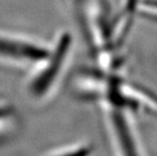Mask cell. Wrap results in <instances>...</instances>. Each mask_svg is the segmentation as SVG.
Returning <instances> with one entry per match:
<instances>
[{
	"mask_svg": "<svg viewBox=\"0 0 157 156\" xmlns=\"http://www.w3.org/2000/svg\"><path fill=\"white\" fill-rule=\"evenodd\" d=\"M138 17L157 25V0H144L139 7Z\"/></svg>",
	"mask_w": 157,
	"mask_h": 156,
	"instance_id": "7",
	"label": "cell"
},
{
	"mask_svg": "<svg viewBox=\"0 0 157 156\" xmlns=\"http://www.w3.org/2000/svg\"><path fill=\"white\" fill-rule=\"evenodd\" d=\"M96 107L101 112L106 138L116 154H146L137 121L138 112L128 105L116 102H102Z\"/></svg>",
	"mask_w": 157,
	"mask_h": 156,
	"instance_id": "3",
	"label": "cell"
},
{
	"mask_svg": "<svg viewBox=\"0 0 157 156\" xmlns=\"http://www.w3.org/2000/svg\"><path fill=\"white\" fill-rule=\"evenodd\" d=\"M49 46L50 41L0 29V66L28 72L44 58Z\"/></svg>",
	"mask_w": 157,
	"mask_h": 156,
	"instance_id": "4",
	"label": "cell"
},
{
	"mask_svg": "<svg viewBox=\"0 0 157 156\" xmlns=\"http://www.w3.org/2000/svg\"><path fill=\"white\" fill-rule=\"evenodd\" d=\"M21 131V119L9 101L0 96V151L10 147Z\"/></svg>",
	"mask_w": 157,
	"mask_h": 156,
	"instance_id": "5",
	"label": "cell"
},
{
	"mask_svg": "<svg viewBox=\"0 0 157 156\" xmlns=\"http://www.w3.org/2000/svg\"><path fill=\"white\" fill-rule=\"evenodd\" d=\"M75 49V36L61 29L50 41L44 58L31 70L25 82V93L35 105H44L54 97L67 75Z\"/></svg>",
	"mask_w": 157,
	"mask_h": 156,
	"instance_id": "2",
	"label": "cell"
},
{
	"mask_svg": "<svg viewBox=\"0 0 157 156\" xmlns=\"http://www.w3.org/2000/svg\"><path fill=\"white\" fill-rule=\"evenodd\" d=\"M92 151V146L87 143V142H74V143H69L53 148L50 151H46L45 154L57 156H83L91 154Z\"/></svg>",
	"mask_w": 157,
	"mask_h": 156,
	"instance_id": "6",
	"label": "cell"
},
{
	"mask_svg": "<svg viewBox=\"0 0 157 156\" xmlns=\"http://www.w3.org/2000/svg\"><path fill=\"white\" fill-rule=\"evenodd\" d=\"M93 65L118 68L126 65L123 51L115 48L112 26L115 12L109 0H61Z\"/></svg>",
	"mask_w": 157,
	"mask_h": 156,
	"instance_id": "1",
	"label": "cell"
}]
</instances>
